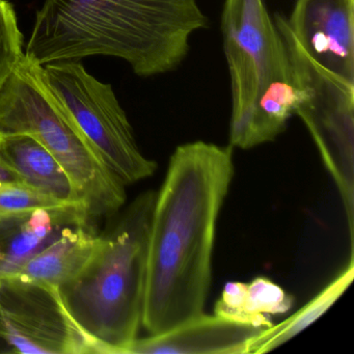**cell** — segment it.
<instances>
[{"label":"cell","instance_id":"14","mask_svg":"<svg viewBox=\"0 0 354 354\" xmlns=\"http://www.w3.org/2000/svg\"><path fill=\"white\" fill-rule=\"evenodd\" d=\"M293 304V296L271 279L260 277L250 283H227L214 310L218 316L268 328L272 325L269 316L288 312Z\"/></svg>","mask_w":354,"mask_h":354},{"label":"cell","instance_id":"4","mask_svg":"<svg viewBox=\"0 0 354 354\" xmlns=\"http://www.w3.org/2000/svg\"><path fill=\"white\" fill-rule=\"evenodd\" d=\"M221 30L231 80L230 146L273 142L299 101L285 40L265 0H225Z\"/></svg>","mask_w":354,"mask_h":354},{"label":"cell","instance_id":"11","mask_svg":"<svg viewBox=\"0 0 354 354\" xmlns=\"http://www.w3.org/2000/svg\"><path fill=\"white\" fill-rule=\"evenodd\" d=\"M91 221L92 217L82 205L0 217V277L17 274L66 229Z\"/></svg>","mask_w":354,"mask_h":354},{"label":"cell","instance_id":"18","mask_svg":"<svg viewBox=\"0 0 354 354\" xmlns=\"http://www.w3.org/2000/svg\"><path fill=\"white\" fill-rule=\"evenodd\" d=\"M24 183L16 171L10 167L0 151V186L7 184Z\"/></svg>","mask_w":354,"mask_h":354},{"label":"cell","instance_id":"1","mask_svg":"<svg viewBox=\"0 0 354 354\" xmlns=\"http://www.w3.org/2000/svg\"><path fill=\"white\" fill-rule=\"evenodd\" d=\"M234 148L187 142L169 158L151 223L142 325L161 335L204 314Z\"/></svg>","mask_w":354,"mask_h":354},{"label":"cell","instance_id":"7","mask_svg":"<svg viewBox=\"0 0 354 354\" xmlns=\"http://www.w3.org/2000/svg\"><path fill=\"white\" fill-rule=\"evenodd\" d=\"M43 67L80 131L125 185L156 171L157 163L140 152L111 84L99 82L80 61L55 62Z\"/></svg>","mask_w":354,"mask_h":354},{"label":"cell","instance_id":"16","mask_svg":"<svg viewBox=\"0 0 354 354\" xmlns=\"http://www.w3.org/2000/svg\"><path fill=\"white\" fill-rule=\"evenodd\" d=\"M24 36L12 3L0 0V90L24 57Z\"/></svg>","mask_w":354,"mask_h":354},{"label":"cell","instance_id":"2","mask_svg":"<svg viewBox=\"0 0 354 354\" xmlns=\"http://www.w3.org/2000/svg\"><path fill=\"white\" fill-rule=\"evenodd\" d=\"M208 26L198 0H45L26 55L42 66L118 57L152 77L178 69L192 35Z\"/></svg>","mask_w":354,"mask_h":354},{"label":"cell","instance_id":"8","mask_svg":"<svg viewBox=\"0 0 354 354\" xmlns=\"http://www.w3.org/2000/svg\"><path fill=\"white\" fill-rule=\"evenodd\" d=\"M0 339L19 353H102L70 314L59 288L20 277H0Z\"/></svg>","mask_w":354,"mask_h":354},{"label":"cell","instance_id":"9","mask_svg":"<svg viewBox=\"0 0 354 354\" xmlns=\"http://www.w3.org/2000/svg\"><path fill=\"white\" fill-rule=\"evenodd\" d=\"M286 24L314 61L354 82V0H296Z\"/></svg>","mask_w":354,"mask_h":354},{"label":"cell","instance_id":"13","mask_svg":"<svg viewBox=\"0 0 354 354\" xmlns=\"http://www.w3.org/2000/svg\"><path fill=\"white\" fill-rule=\"evenodd\" d=\"M99 239L90 221L68 227L14 277L62 287L82 272L96 252Z\"/></svg>","mask_w":354,"mask_h":354},{"label":"cell","instance_id":"5","mask_svg":"<svg viewBox=\"0 0 354 354\" xmlns=\"http://www.w3.org/2000/svg\"><path fill=\"white\" fill-rule=\"evenodd\" d=\"M11 133L32 136L55 157L92 218L125 204V184L80 131L44 67L26 53L0 90V136Z\"/></svg>","mask_w":354,"mask_h":354},{"label":"cell","instance_id":"3","mask_svg":"<svg viewBox=\"0 0 354 354\" xmlns=\"http://www.w3.org/2000/svg\"><path fill=\"white\" fill-rule=\"evenodd\" d=\"M156 194L136 196L100 236L82 272L59 288L74 320L104 354H123L142 326Z\"/></svg>","mask_w":354,"mask_h":354},{"label":"cell","instance_id":"17","mask_svg":"<svg viewBox=\"0 0 354 354\" xmlns=\"http://www.w3.org/2000/svg\"><path fill=\"white\" fill-rule=\"evenodd\" d=\"M72 205L82 204L61 202L24 183L0 186V217L28 214L37 209L63 208Z\"/></svg>","mask_w":354,"mask_h":354},{"label":"cell","instance_id":"10","mask_svg":"<svg viewBox=\"0 0 354 354\" xmlns=\"http://www.w3.org/2000/svg\"><path fill=\"white\" fill-rule=\"evenodd\" d=\"M264 329L252 323L203 314L161 335L138 337L123 354H246L248 343Z\"/></svg>","mask_w":354,"mask_h":354},{"label":"cell","instance_id":"15","mask_svg":"<svg viewBox=\"0 0 354 354\" xmlns=\"http://www.w3.org/2000/svg\"><path fill=\"white\" fill-rule=\"evenodd\" d=\"M353 277L354 258H350L349 264L306 306L283 322L271 325L254 337L248 343L246 354L266 353L301 333L341 297L349 287Z\"/></svg>","mask_w":354,"mask_h":354},{"label":"cell","instance_id":"6","mask_svg":"<svg viewBox=\"0 0 354 354\" xmlns=\"http://www.w3.org/2000/svg\"><path fill=\"white\" fill-rule=\"evenodd\" d=\"M275 26L287 45L298 88L295 115L308 128L335 181L347 217L350 256H354V82L317 63L294 38L286 17Z\"/></svg>","mask_w":354,"mask_h":354},{"label":"cell","instance_id":"12","mask_svg":"<svg viewBox=\"0 0 354 354\" xmlns=\"http://www.w3.org/2000/svg\"><path fill=\"white\" fill-rule=\"evenodd\" d=\"M0 151L26 185L61 202L84 205L64 167L36 138L24 133L1 134Z\"/></svg>","mask_w":354,"mask_h":354}]
</instances>
